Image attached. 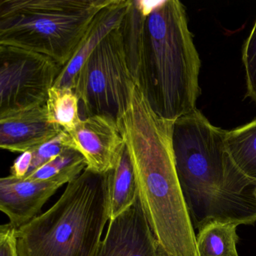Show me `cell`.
Masks as SVG:
<instances>
[{"mask_svg": "<svg viewBox=\"0 0 256 256\" xmlns=\"http://www.w3.org/2000/svg\"><path fill=\"white\" fill-rule=\"evenodd\" d=\"M120 28L133 82L154 112L174 122L196 109L202 62L184 4L158 1L146 16L131 0Z\"/></svg>", "mask_w": 256, "mask_h": 256, "instance_id": "obj_1", "label": "cell"}, {"mask_svg": "<svg viewBox=\"0 0 256 256\" xmlns=\"http://www.w3.org/2000/svg\"><path fill=\"white\" fill-rule=\"evenodd\" d=\"M128 149L138 196L162 256H198L196 230L176 172L172 121L157 115L136 84L116 120Z\"/></svg>", "mask_w": 256, "mask_h": 256, "instance_id": "obj_2", "label": "cell"}, {"mask_svg": "<svg viewBox=\"0 0 256 256\" xmlns=\"http://www.w3.org/2000/svg\"><path fill=\"white\" fill-rule=\"evenodd\" d=\"M226 132L197 108L174 121L175 164L194 230L212 221L236 226L256 222V182L232 161Z\"/></svg>", "mask_w": 256, "mask_h": 256, "instance_id": "obj_3", "label": "cell"}, {"mask_svg": "<svg viewBox=\"0 0 256 256\" xmlns=\"http://www.w3.org/2000/svg\"><path fill=\"white\" fill-rule=\"evenodd\" d=\"M108 221L107 174L86 168L50 209L18 228L19 256H96Z\"/></svg>", "mask_w": 256, "mask_h": 256, "instance_id": "obj_4", "label": "cell"}, {"mask_svg": "<svg viewBox=\"0 0 256 256\" xmlns=\"http://www.w3.org/2000/svg\"><path fill=\"white\" fill-rule=\"evenodd\" d=\"M112 0H0V46L48 56L62 68Z\"/></svg>", "mask_w": 256, "mask_h": 256, "instance_id": "obj_5", "label": "cell"}, {"mask_svg": "<svg viewBox=\"0 0 256 256\" xmlns=\"http://www.w3.org/2000/svg\"><path fill=\"white\" fill-rule=\"evenodd\" d=\"M133 84L119 26L91 54L79 72L73 90L85 118L104 115L116 120L130 104Z\"/></svg>", "mask_w": 256, "mask_h": 256, "instance_id": "obj_6", "label": "cell"}, {"mask_svg": "<svg viewBox=\"0 0 256 256\" xmlns=\"http://www.w3.org/2000/svg\"><path fill=\"white\" fill-rule=\"evenodd\" d=\"M62 70L48 56L0 46V115L46 104Z\"/></svg>", "mask_w": 256, "mask_h": 256, "instance_id": "obj_7", "label": "cell"}, {"mask_svg": "<svg viewBox=\"0 0 256 256\" xmlns=\"http://www.w3.org/2000/svg\"><path fill=\"white\" fill-rule=\"evenodd\" d=\"M66 143L83 156L86 168L100 174L112 168L125 144L116 120L104 115L82 119L74 130L66 132Z\"/></svg>", "mask_w": 256, "mask_h": 256, "instance_id": "obj_8", "label": "cell"}, {"mask_svg": "<svg viewBox=\"0 0 256 256\" xmlns=\"http://www.w3.org/2000/svg\"><path fill=\"white\" fill-rule=\"evenodd\" d=\"M158 244L142 209L138 196L114 220L96 256H160Z\"/></svg>", "mask_w": 256, "mask_h": 256, "instance_id": "obj_9", "label": "cell"}, {"mask_svg": "<svg viewBox=\"0 0 256 256\" xmlns=\"http://www.w3.org/2000/svg\"><path fill=\"white\" fill-rule=\"evenodd\" d=\"M62 180H32L10 175L0 180V210L10 223L19 228L38 216L42 208L60 187Z\"/></svg>", "mask_w": 256, "mask_h": 256, "instance_id": "obj_10", "label": "cell"}, {"mask_svg": "<svg viewBox=\"0 0 256 256\" xmlns=\"http://www.w3.org/2000/svg\"><path fill=\"white\" fill-rule=\"evenodd\" d=\"M62 128L48 120L46 104L0 115V146L24 152L58 136Z\"/></svg>", "mask_w": 256, "mask_h": 256, "instance_id": "obj_11", "label": "cell"}, {"mask_svg": "<svg viewBox=\"0 0 256 256\" xmlns=\"http://www.w3.org/2000/svg\"><path fill=\"white\" fill-rule=\"evenodd\" d=\"M130 1L112 0L109 5L98 12L84 36L76 54L62 68L54 86L74 90L79 72L91 54L113 30L120 26Z\"/></svg>", "mask_w": 256, "mask_h": 256, "instance_id": "obj_12", "label": "cell"}, {"mask_svg": "<svg viewBox=\"0 0 256 256\" xmlns=\"http://www.w3.org/2000/svg\"><path fill=\"white\" fill-rule=\"evenodd\" d=\"M109 198V221L128 209L138 198V187L132 162L126 144L114 164L107 172Z\"/></svg>", "mask_w": 256, "mask_h": 256, "instance_id": "obj_13", "label": "cell"}, {"mask_svg": "<svg viewBox=\"0 0 256 256\" xmlns=\"http://www.w3.org/2000/svg\"><path fill=\"white\" fill-rule=\"evenodd\" d=\"M226 149L238 169L256 180V118L248 124L227 131Z\"/></svg>", "mask_w": 256, "mask_h": 256, "instance_id": "obj_14", "label": "cell"}, {"mask_svg": "<svg viewBox=\"0 0 256 256\" xmlns=\"http://www.w3.org/2000/svg\"><path fill=\"white\" fill-rule=\"evenodd\" d=\"M238 226L220 221L205 224L196 235L198 256H239L236 250Z\"/></svg>", "mask_w": 256, "mask_h": 256, "instance_id": "obj_15", "label": "cell"}, {"mask_svg": "<svg viewBox=\"0 0 256 256\" xmlns=\"http://www.w3.org/2000/svg\"><path fill=\"white\" fill-rule=\"evenodd\" d=\"M48 120L68 132L82 120L79 113V100L71 88L53 86L46 102Z\"/></svg>", "mask_w": 256, "mask_h": 256, "instance_id": "obj_16", "label": "cell"}, {"mask_svg": "<svg viewBox=\"0 0 256 256\" xmlns=\"http://www.w3.org/2000/svg\"><path fill=\"white\" fill-rule=\"evenodd\" d=\"M86 168V162L83 156L76 150L67 148L60 155L38 168L25 178L32 180L59 179L68 184Z\"/></svg>", "mask_w": 256, "mask_h": 256, "instance_id": "obj_17", "label": "cell"}, {"mask_svg": "<svg viewBox=\"0 0 256 256\" xmlns=\"http://www.w3.org/2000/svg\"><path fill=\"white\" fill-rule=\"evenodd\" d=\"M242 60L246 84V96L256 103V20L242 47Z\"/></svg>", "mask_w": 256, "mask_h": 256, "instance_id": "obj_18", "label": "cell"}, {"mask_svg": "<svg viewBox=\"0 0 256 256\" xmlns=\"http://www.w3.org/2000/svg\"><path fill=\"white\" fill-rule=\"evenodd\" d=\"M66 132L62 130L58 136L47 143L30 150L32 152V162L30 174L60 155L68 148L66 143Z\"/></svg>", "mask_w": 256, "mask_h": 256, "instance_id": "obj_19", "label": "cell"}, {"mask_svg": "<svg viewBox=\"0 0 256 256\" xmlns=\"http://www.w3.org/2000/svg\"><path fill=\"white\" fill-rule=\"evenodd\" d=\"M17 230L10 222L0 227V256H19Z\"/></svg>", "mask_w": 256, "mask_h": 256, "instance_id": "obj_20", "label": "cell"}, {"mask_svg": "<svg viewBox=\"0 0 256 256\" xmlns=\"http://www.w3.org/2000/svg\"><path fill=\"white\" fill-rule=\"evenodd\" d=\"M32 162V152L31 150L22 152L13 163L10 168V175L16 178L24 179L28 176Z\"/></svg>", "mask_w": 256, "mask_h": 256, "instance_id": "obj_21", "label": "cell"}, {"mask_svg": "<svg viewBox=\"0 0 256 256\" xmlns=\"http://www.w3.org/2000/svg\"><path fill=\"white\" fill-rule=\"evenodd\" d=\"M254 198H256V188H254Z\"/></svg>", "mask_w": 256, "mask_h": 256, "instance_id": "obj_22", "label": "cell"}, {"mask_svg": "<svg viewBox=\"0 0 256 256\" xmlns=\"http://www.w3.org/2000/svg\"></svg>", "mask_w": 256, "mask_h": 256, "instance_id": "obj_23", "label": "cell"}]
</instances>
